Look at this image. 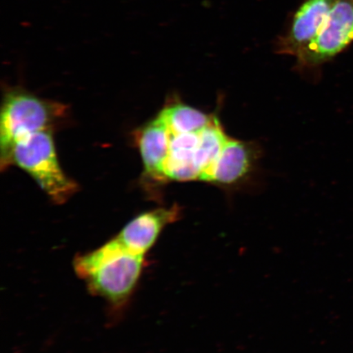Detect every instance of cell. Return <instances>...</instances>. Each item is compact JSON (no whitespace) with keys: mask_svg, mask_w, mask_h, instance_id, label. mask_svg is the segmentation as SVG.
Instances as JSON below:
<instances>
[{"mask_svg":"<svg viewBox=\"0 0 353 353\" xmlns=\"http://www.w3.org/2000/svg\"><path fill=\"white\" fill-rule=\"evenodd\" d=\"M144 263L145 256L131 252L114 237L99 248L77 256L73 266L92 294L121 307L138 285Z\"/></svg>","mask_w":353,"mask_h":353,"instance_id":"cell-1","label":"cell"},{"mask_svg":"<svg viewBox=\"0 0 353 353\" xmlns=\"http://www.w3.org/2000/svg\"><path fill=\"white\" fill-rule=\"evenodd\" d=\"M63 104L43 100L24 91H11L4 98L0 117L2 170L10 165L14 145L34 132L52 130L65 118Z\"/></svg>","mask_w":353,"mask_h":353,"instance_id":"cell-2","label":"cell"},{"mask_svg":"<svg viewBox=\"0 0 353 353\" xmlns=\"http://www.w3.org/2000/svg\"><path fill=\"white\" fill-rule=\"evenodd\" d=\"M28 173L56 204H63L78 191V185L64 174L56 154L52 130L34 132L12 150L10 165Z\"/></svg>","mask_w":353,"mask_h":353,"instance_id":"cell-3","label":"cell"},{"mask_svg":"<svg viewBox=\"0 0 353 353\" xmlns=\"http://www.w3.org/2000/svg\"><path fill=\"white\" fill-rule=\"evenodd\" d=\"M353 43V0H336L312 41L300 52L297 68L311 69L327 63Z\"/></svg>","mask_w":353,"mask_h":353,"instance_id":"cell-4","label":"cell"},{"mask_svg":"<svg viewBox=\"0 0 353 353\" xmlns=\"http://www.w3.org/2000/svg\"><path fill=\"white\" fill-rule=\"evenodd\" d=\"M336 0H304L286 32L278 37L276 52L297 57L319 33Z\"/></svg>","mask_w":353,"mask_h":353,"instance_id":"cell-5","label":"cell"},{"mask_svg":"<svg viewBox=\"0 0 353 353\" xmlns=\"http://www.w3.org/2000/svg\"><path fill=\"white\" fill-rule=\"evenodd\" d=\"M179 205L145 212L127 223L116 239L136 254L145 256L151 250L168 225L181 217Z\"/></svg>","mask_w":353,"mask_h":353,"instance_id":"cell-6","label":"cell"},{"mask_svg":"<svg viewBox=\"0 0 353 353\" xmlns=\"http://www.w3.org/2000/svg\"><path fill=\"white\" fill-rule=\"evenodd\" d=\"M170 143V132L160 114L140 132L139 145L145 174L154 182L164 183L167 180L165 164Z\"/></svg>","mask_w":353,"mask_h":353,"instance_id":"cell-7","label":"cell"},{"mask_svg":"<svg viewBox=\"0 0 353 353\" xmlns=\"http://www.w3.org/2000/svg\"><path fill=\"white\" fill-rule=\"evenodd\" d=\"M255 157L252 145L229 139L217 161L201 180L224 185L235 183L249 173Z\"/></svg>","mask_w":353,"mask_h":353,"instance_id":"cell-8","label":"cell"},{"mask_svg":"<svg viewBox=\"0 0 353 353\" xmlns=\"http://www.w3.org/2000/svg\"><path fill=\"white\" fill-rule=\"evenodd\" d=\"M199 132L170 134L169 154L165 164L167 179L196 180L200 178L196 167Z\"/></svg>","mask_w":353,"mask_h":353,"instance_id":"cell-9","label":"cell"},{"mask_svg":"<svg viewBox=\"0 0 353 353\" xmlns=\"http://www.w3.org/2000/svg\"><path fill=\"white\" fill-rule=\"evenodd\" d=\"M228 139L215 117L200 132L196 153V167L200 175L199 180H201L214 165Z\"/></svg>","mask_w":353,"mask_h":353,"instance_id":"cell-10","label":"cell"},{"mask_svg":"<svg viewBox=\"0 0 353 353\" xmlns=\"http://www.w3.org/2000/svg\"><path fill=\"white\" fill-rule=\"evenodd\" d=\"M159 114L173 134L201 132L214 119L201 110L181 103L169 105Z\"/></svg>","mask_w":353,"mask_h":353,"instance_id":"cell-11","label":"cell"}]
</instances>
